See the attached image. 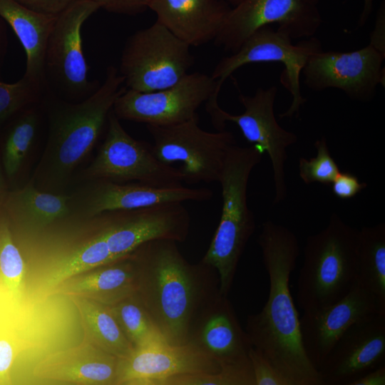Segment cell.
I'll return each mask as SVG.
<instances>
[{
    "label": "cell",
    "mask_w": 385,
    "mask_h": 385,
    "mask_svg": "<svg viewBox=\"0 0 385 385\" xmlns=\"http://www.w3.org/2000/svg\"><path fill=\"white\" fill-rule=\"evenodd\" d=\"M333 194L342 200H348L355 197L367 186L366 183H361L357 176L349 172H341L331 184Z\"/></svg>",
    "instance_id": "cell-33"
},
{
    "label": "cell",
    "mask_w": 385,
    "mask_h": 385,
    "mask_svg": "<svg viewBox=\"0 0 385 385\" xmlns=\"http://www.w3.org/2000/svg\"><path fill=\"white\" fill-rule=\"evenodd\" d=\"M120 359L83 339L78 346L49 354L33 376L63 384L116 385Z\"/></svg>",
    "instance_id": "cell-21"
},
{
    "label": "cell",
    "mask_w": 385,
    "mask_h": 385,
    "mask_svg": "<svg viewBox=\"0 0 385 385\" xmlns=\"http://www.w3.org/2000/svg\"><path fill=\"white\" fill-rule=\"evenodd\" d=\"M46 128L42 101L21 111L1 129V163L7 182L20 175Z\"/></svg>",
    "instance_id": "cell-25"
},
{
    "label": "cell",
    "mask_w": 385,
    "mask_h": 385,
    "mask_svg": "<svg viewBox=\"0 0 385 385\" xmlns=\"http://www.w3.org/2000/svg\"><path fill=\"white\" fill-rule=\"evenodd\" d=\"M72 190L83 217L108 210H135L167 202L205 201L212 197V191L203 188H155L140 183H118L101 179L81 181Z\"/></svg>",
    "instance_id": "cell-18"
},
{
    "label": "cell",
    "mask_w": 385,
    "mask_h": 385,
    "mask_svg": "<svg viewBox=\"0 0 385 385\" xmlns=\"http://www.w3.org/2000/svg\"><path fill=\"white\" fill-rule=\"evenodd\" d=\"M322 22L317 6L302 0H243L230 9L214 42L234 53L262 26L277 24L293 39L313 36Z\"/></svg>",
    "instance_id": "cell-13"
},
{
    "label": "cell",
    "mask_w": 385,
    "mask_h": 385,
    "mask_svg": "<svg viewBox=\"0 0 385 385\" xmlns=\"http://www.w3.org/2000/svg\"><path fill=\"white\" fill-rule=\"evenodd\" d=\"M384 58L370 44L351 52L322 50L309 57L302 73L312 90L337 88L352 100L366 102L379 84L384 86Z\"/></svg>",
    "instance_id": "cell-15"
},
{
    "label": "cell",
    "mask_w": 385,
    "mask_h": 385,
    "mask_svg": "<svg viewBox=\"0 0 385 385\" xmlns=\"http://www.w3.org/2000/svg\"><path fill=\"white\" fill-rule=\"evenodd\" d=\"M385 364V314H371L339 337L318 370L322 385H351Z\"/></svg>",
    "instance_id": "cell-16"
},
{
    "label": "cell",
    "mask_w": 385,
    "mask_h": 385,
    "mask_svg": "<svg viewBox=\"0 0 385 385\" xmlns=\"http://www.w3.org/2000/svg\"><path fill=\"white\" fill-rule=\"evenodd\" d=\"M46 88L31 78L22 76L18 81H0V131L16 115L41 103Z\"/></svg>",
    "instance_id": "cell-29"
},
{
    "label": "cell",
    "mask_w": 385,
    "mask_h": 385,
    "mask_svg": "<svg viewBox=\"0 0 385 385\" xmlns=\"http://www.w3.org/2000/svg\"><path fill=\"white\" fill-rule=\"evenodd\" d=\"M148 9L177 38L198 46L216 38L232 8L219 0H150Z\"/></svg>",
    "instance_id": "cell-22"
},
{
    "label": "cell",
    "mask_w": 385,
    "mask_h": 385,
    "mask_svg": "<svg viewBox=\"0 0 385 385\" xmlns=\"http://www.w3.org/2000/svg\"><path fill=\"white\" fill-rule=\"evenodd\" d=\"M133 253L136 293L153 323L168 344L187 343L200 310L220 292L217 270L202 260L190 263L171 240L148 241Z\"/></svg>",
    "instance_id": "cell-2"
},
{
    "label": "cell",
    "mask_w": 385,
    "mask_h": 385,
    "mask_svg": "<svg viewBox=\"0 0 385 385\" xmlns=\"http://www.w3.org/2000/svg\"><path fill=\"white\" fill-rule=\"evenodd\" d=\"M277 88H259L253 96L239 94V101L245 111L239 115L230 114L222 109L217 101H207L206 110L214 126L218 130L225 128V123L232 122L240 129L244 138L270 158L274 187V204L287 197L284 164L287 149L297 141L295 133L282 128L274 115V105Z\"/></svg>",
    "instance_id": "cell-10"
},
{
    "label": "cell",
    "mask_w": 385,
    "mask_h": 385,
    "mask_svg": "<svg viewBox=\"0 0 385 385\" xmlns=\"http://www.w3.org/2000/svg\"><path fill=\"white\" fill-rule=\"evenodd\" d=\"M108 307L134 349L166 342L136 292Z\"/></svg>",
    "instance_id": "cell-28"
},
{
    "label": "cell",
    "mask_w": 385,
    "mask_h": 385,
    "mask_svg": "<svg viewBox=\"0 0 385 385\" xmlns=\"http://www.w3.org/2000/svg\"><path fill=\"white\" fill-rule=\"evenodd\" d=\"M222 84L211 76L188 73L175 85L159 91L127 89L116 99L113 111L119 120L167 126L197 115V110L211 97L217 98Z\"/></svg>",
    "instance_id": "cell-12"
},
{
    "label": "cell",
    "mask_w": 385,
    "mask_h": 385,
    "mask_svg": "<svg viewBox=\"0 0 385 385\" xmlns=\"http://www.w3.org/2000/svg\"><path fill=\"white\" fill-rule=\"evenodd\" d=\"M317 154L309 160L301 158L299 161V173L302 181L309 185L319 183L331 185L340 173L339 168L331 155L325 137H322L314 143Z\"/></svg>",
    "instance_id": "cell-30"
},
{
    "label": "cell",
    "mask_w": 385,
    "mask_h": 385,
    "mask_svg": "<svg viewBox=\"0 0 385 385\" xmlns=\"http://www.w3.org/2000/svg\"><path fill=\"white\" fill-rule=\"evenodd\" d=\"M80 179L140 183L155 188L176 187L184 182L180 168L162 162L153 145L130 135L113 110L108 118L105 138Z\"/></svg>",
    "instance_id": "cell-8"
},
{
    "label": "cell",
    "mask_w": 385,
    "mask_h": 385,
    "mask_svg": "<svg viewBox=\"0 0 385 385\" xmlns=\"http://www.w3.org/2000/svg\"><path fill=\"white\" fill-rule=\"evenodd\" d=\"M220 370L215 360L191 343L161 342L134 349L120 359L116 385H163L177 376Z\"/></svg>",
    "instance_id": "cell-17"
},
{
    "label": "cell",
    "mask_w": 385,
    "mask_h": 385,
    "mask_svg": "<svg viewBox=\"0 0 385 385\" xmlns=\"http://www.w3.org/2000/svg\"><path fill=\"white\" fill-rule=\"evenodd\" d=\"M376 312L381 313L376 301L356 282L337 302L304 312L299 319L302 342L309 361L317 371L342 334L358 320Z\"/></svg>",
    "instance_id": "cell-19"
},
{
    "label": "cell",
    "mask_w": 385,
    "mask_h": 385,
    "mask_svg": "<svg viewBox=\"0 0 385 385\" xmlns=\"http://www.w3.org/2000/svg\"><path fill=\"white\" fill-rule=\"evenodd\" d=\"M9 190L0 160V207L3 205Z\"/></svg>",
    "instance_id": "cell-41"
},
{
    "label": "cell",
    "mask_w": 385,
    "mask_h": 385,
    "mask_svg": "<svg viewBox=\"0 0 385 385\" xmlns=\"http://www.w3.org/2000/svg\"><path fill=\"white\" fill-rule=\"evenodd\" d=\"M258 244L270 290L262 309L247 317L245 331L249 341L287 385H322L304 350L299 318L289 289L299 255L297 237L287 227L267 220L262 225Z\"/></svg>",
    "instance_id": "cell-1"
},
{
    "label": "cell",
    "mask_w": 385,
    "mask_h": 385,
    "mask_svg": "<svg viewBox=\"0 0 385 385\" xmlns=\"http://www.w3.org/2000/svg\"><path fill=\"white\" fill-rule=\"evenodd\" d=\"M136 289L137 269L132 252L119 260L70 277L48 294L84 298L111 306L135 294Z\"/></svg>",
    "instance_id": "cell-23"
},
{
    "label": "cell",
    "mask_w": 385,
    "mask_h": 385,
    "mask_svg": "<svg viewBox=\"0 0 385 385\" xmlns=\"http://www.w3.org/2000/svg\"><path fill=\"white\" fill-rule=\"evenodd\" d=\"M3 207L10 227L29 236L68 227L83 217L73 190L61 193L43 191L31 180L9 190Z\"/></svg>",
    "instance_id": "cell-20"
},
{
    "label": "cell",
    "mask_w": 385,
    "mask_h": 385,
    "mask_svg": "<svg viewBox=\"0 0 385 385\" xmlns=\"http://www.w3.org/2000/svg\"><path fill=\"white\" fill-rule=\"evenodd\" d=\"M14 358V350L6 340H0V379L4 380L7 376Z\"/></svg>",
    "instance_id": "cell-37"
},
{
    "label": "cell",
    "mask_w": 385,
    "mask_h": 385,
    "mask_svg": "<svg viewBox=\"0 0 385 385\" xmlns=\"http://www.w3.org/2000/svg\"><path fill=\"white\" fill-rule=\"evenodd\" d=\"M356 283L385 314V225L364 227L358 233Z\"/></svg>",
    "instance_id": "cell-27"
},
{
    "label": "cell",
    "mask_w": 385,
    "mask_h": 385,
    "mask_svg": "<svg viewBox=\"0 0 385 385\" xmlns=\"http://www.w3.org/2000/svg\"><path fill=\"white\" fill-rule=\"evenodd\" d=\"M190 47L157 20L137 31L128 38L120 57L119 73L126 88L151 92L175 85L193 64Z\"/></svg>",
    "instance_id": "cell-7"
},
{
    "label": "cell",
    "mask_w": 385,
    "mask_h": 385,
    "mask_svg": "<svg viewBox=\"0 0 385 385\" xmlns=\"http://www.w3.org/2000/svg\"><path fill=\"white\" fill-rule=\"evenodd\" d=\"M358 233L333 213L325 228L307 237L297 295L304 312L337 302L355 285Z\"/></svg>",
    "instance_id": "cell-5"
},
{
    "label": "cell",
    "mask_w": 385,
    "mask_h": 385,
    "mask_svg": "<svg viewBox=\"0 0 385 385\" xmlns=\"http://www.w3.org/2000/svg\"><path fill=\"white\" fill-rule=\"evenodd\" d=\"M249 357L255 385H287L272 366L252 346Z\"/></svg>",
    "instance_id": "cell-32"
},
{
    "label": "cell",
    "mask_w": 385,
    "mask_h": 385,
    "mask_svg": "<svg viewBox=\"0 0 385 385\" xmlns=\"http://www.w3.org/2000/svg\"><path fill=\"white\" fill-rule=\"evenodd\" d=\"M385 56V1L383 0L378 9L375 25L370 35L369 43Z\"/></svg>",
    "instance_id": "cell-36"
},
{
    "label": "cell",
    "mask_w": 385,
    "mask_h": 385,
    "mask_svg": "<svg viewBox=\"0 0 385 385\" xmlns=\"http://www.w3.org/2000/svg\"><path fill=\"white\" fill-rule=\"evenodd\" d=\"M98 9L92 1L74 0L57 16L48 36L43 65L46 88L65 101H83L101 85L88 79L81 36L84 22Z\"/></svg>",
    "instance_id": "cell-6"
},
{
    "label": "cell",
    "mask_w": 385,
    "mask_h": 385,
    "mask_svg": "<svg viewBox=\"0 0 385 385\" xmlns=\"http://www.w3.org/2000/svg\"><path fill=\"white\" fill-rule=\"evenodd\" d=\"M125 90L123 77L109 66L103 82L83 101H67L46 91V143L29 179L36 188L54 193L71 190L76 169L93 150Z\"/></svg>",
    "instance_id": "cell-3"
},
{
    "label": "cell",
    "mask_w": 385,
    "mask_h": 385,
    "mask_svg": "<svg viewBox=\"0 0 385 385\" xmlns=\"http://www.w3.org/2000/svg\"><path fill=\"white\" fill-rule=\"evenodd\" d=\"M153 150L162 162L180 163L188 184L218 182L233 134L225 130L209 132L199 125V116L167 126L147 125Z\"/></svg>",
    "instance_id": "cell-9"
},
{
    "label": "cell",
    "mask_w": 385,
    "mask_h": 385,
    "mask_svg": "<svg viewBox=\"0 0 385 385\" xmlns=\"http://www.w3.org/2000/svg\"><path fill=\"white\" fill-rule=\"evenodd\" d=\"M7 26L6 21L0 16V74L4 66L9 46Z\"/></svg>",
    "instance_id": "cell-39"
},
{
    "label": "cell",
    "mask_w": 385,
    "mask_h": 385,
    "mask_svg": "<svg viewBox=\"0 0 385 385\" xmlns=\"http://www.w3.org/2000/svg\"><path fill=\"white\" fill-rule=\"evenodd\" d=\"M351 385H385V364L366 373Z\"/></svg>",
    "instance_id": "cell-38"
},
{
    "label": "cell",
    "mask_w": 385,
    "mask_h": 385,
    "mask_svg": "<svg viewBox=\"0 0 385 385\" xmlns=\"http://www.w3.org/2000/svg\"><path fill=\"white\" fill-rule=\"evenodd\" d=\"M70 299L80 316L83 340L119 359H125L132 354L134 348L108 306L84 298Z\"/></svg>",
    "instance_id": "cell-26"
},
{
    "label": "cell",
    "mask_w": 385,
    "mask_h": 385,
    "mask_svg": "<svg viewBox=\"0 0 385 385\" xmlns=\"http://www.w3.org/2000/svg\"><path fill=\"white\" fill-rule=\"evenodd\" d=\"M227 297L220 292L202 307L188 342L210 356L221 370L237 376L245 385H255L249 357L252 346Z\"/></svg>",
    "instance_id": "cell-14"
},
{
    "label": "cell",
    "mask_w": 385,
    "mask_h": 385,
    "mask_svg": "<svg viewBox=\"0 0 385 385\" xmlns=\"http://www.w3.org/2000/svg\"><path fill=\"white\" fill-rule=\"evenodd\" d=\"M219 1H225L229 4L230 5H232L234 7L240 4L243 0H219Z\"/></svg>",
    "instance_id": "cell-42"
},
{
    "label": "cell",
    "mask_w": 385,
    "mask_h": 385,
    "mask_svg": "<svg viewBox=\"0 0 385 385\" xmlns=\"http://www.w3.org/2000/svg\"><path fill=\"white\" fill-rule=\"evenodd\" d=\"M322 50L319 40L314 36L297 44H292L289 35L274 30L270 25L254 31L234 53L222 58L215 67L211 76L223 84L237 68L249 63L281 62L284 71L280 81L292 96V101L280 118H291L299 112L307 101L300 91L299 77L309 57Z\"/></svg>",
    "instance_id": "cell-11"
},
{
    "label": "cell",
    "mask_w": 385,
    "mask_h": 385,
    "mask_svg": "<svg viewBox=\"0 0 385 385\" xmlns=\"http://www.w3.org/2000/svg\"><path fill=\"white\" fill-rule=\"evenodd\" d=\"M262 155L254 145H232L217 182L222 190L220 220L201 260L217 270L220 292L225 296H228L240 257L255 229V217L247 205V190L251 172Z\"/></svg>",
    "instance_id": "cell-4"
},
{
    "label": "cell",
    "mask_w": 385,
    "mask_h": 385,
    "mask_svg": "<svg viewBox=\"0 0 385 385\" xmlns=\"http://www.w3.org/2000/svg\"><path fill=\"white\" fill-rule=\"evenodd\" d=\"M57 16L32 11L15 0H0V16L12 29L26 53L24 75L45 87V51Z\"/></svg>",
    "instance_id": "cell-24"
},
{
    "label": "cell",
    "mask_w": 385,
    "mask_h": 385,
    "mask_svg": "<svg viewBox=\"0 0 385 385\" xmlns=\"http://www.w3.org/2000/svg\"><path fill=\"white\" fill-rule=\"evenodd\" d=\"M163 385H245L237 376L220 370L216 373L185 374L170 378Z\"/></svg>",
    "instance_id": "cell-31"
},
{
    "label": "cell",
    "mask_w": 385,
    "mask_h": 385,
    "mask_svg": "<svg viewBox=\"0 0 385 385\" xmlns=\"http://www.w3.org/2000/svg\"><path fill=\"white\" fill-rule=\"evenodd\" d=\"M304 2L316 5L320 0H302ZM374 9V0H363V8L361 15L359 19V26H363L368 21L370 15L372 14Z\"/></svg>",
    "instance_id": "cell-40"
},
{
    "label": "cell",
    "mask_w": 385,
    "mask_h": 385,
    "mask_svg": "<svg viewBox=\"0 0 385 385\" xmlns=\"http://www.w3.org/2000/svg\"><path fill=\"white\" fill-rule=\"evenodd\" d=\"M25 7L44 14L57 16L74 0H15Z\"/></svg>",
    "instance_id": "cell-35"
},
{
    "label": "cell",
    "mask_w": 385,
    "mask_h": 385,
    "mask_svg": "<svg viewBox=\"0 0 385 385\" xmlns=\"http://www.w3.org/2000/svg\"><path fill=\"white\" fill-rule=\"evenodd\" d=\"M111 13L135 15L148 9L150 0H88Z\"/></svg>",
    "instance_id": "cell-34"
}]
</instances>
